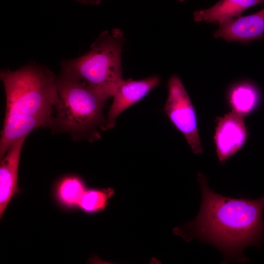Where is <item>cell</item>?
Segmentation results:
<instances>
[{"instance_id": "cell-1", "label": "cell", "mask_w": 264, "mask_h": 264, "mask_svg": "<svg viewBox=\"0 0 264 264\" xmlns=\"http://www.w3.org/2000/svg\"><path fill=\"white\" fill-rule=\"evenodd\" d=\"M201 204L196 218L174 233L186 241L197 239L209 243L223 255V263L246 262L244 248L260 246L264 241V196L257 199L233 198L218 194L198 173Z\"/></svg>"}, {"instance_id": "cell-2", "label": "cell", "mask_w": 264, "mask_h": 264, "mask_svg": "<svg viewBox=\"0 0 264 264\" xmlns=\"http://www.w3.org/2000/svg\"><path fill=\"white\" fill-rule=\"evenodd\" d=\"M6 107L0 138V159L15 142L35 130L51 126L58 101L57 76L44 66L30 62L2 69Z\"/></svg>"}, {"instance_id": "cell-3", "label": "cell", "mask_w": 264, "mask_h": 264, "mask_svg": "<svg viewBox=\"0 0 264 264\" xmlns=\"http://www.w3.org/2000/svg\"><path fill=\"white\" fill-rule=\"evenodd\" d=\"M57 84L58 101L50 127L52 131L67 133L76 141L99 139V129L104 131L106 124L104 109L108 98L63 67Z\"/></svg>"}, {"instance_id": "cell-4", "label": "cell", "mask_w": 264, "mask_h": 264, "mask_svg": "<svg viewBox=\"0 0 264 264\" xmlns=\"http://www.w3.org/2000/svg\"><path fill=\"white\" fill-rule=\"evenodd\" d=\"M125 41L120 29L103 31L88 52L76 58L64 59L61 67L109 99L124 79L121 54Z\"/></svg>"}, {"instance_id": "cell-5", "label": "cell", "mask_w": 264, "mask_h": 264, "mask_svg": "<svg viewBox=\"0 0 264 264\" xmlns=\"http://www.w3.org/2000/svg\"><path fill=\"white\" fill-rule=\"evenodd\" d=\"M164 111L175 128L185 137L193 152H203L198 130L196 112L180 78L173 75L168 83Z\"/></svg>"}, {"instance_id": "cell-6", "label": "cell", "mask_w": 264, "mask_h": 264, "mask_svg": "<svg viewBox=\"0 0 264 264\" xmlns=\"http://www.w3.org/2000/svg\"><path fill=\"white\" fill-rule=\"evenodd\" d=\"M248 136L244 117L232 111L218 118L214 139L220 163L237 153L245 144Z\"/></svg>"}, {"instance_id": "cell-7", "label": "cell", "mask_w": 264, "mask_h": 264, "mask_svg": "<svg viewBox=\"0 0 264 264\" xmlns=\"http://www.w3.org/2000/svg\"><path fill=\"white\" fill-rule=\"evenodd\" d=\"M160 81L157 75L138 80L123 79L112 95L113 101L108 112L104 131L112 129L118 116L147 96Z\"/></svg>"}, {"instance_id": "cell-8", "label": "cell", "mask_w": 264, "mask_h": 264, "mask_svg": "<svg viewBox=\"0 0 264 264\" xmlns=\"http://www.w3.org/2000/svg\"><path fill=\"white\" fill-rule=\"evenodd\" d=\"M213 33L214 38L227 42L247 44L264 38V8L254 14L241 16L219 25Z\"/></svg>"}, {"instance_id": "cell-9", "label": "cell", "mask_w": 264, "mask_h": 264, "mask_svg": "<svg viewBox=\"0 0 264 264\" xmlns=\"http://www.w3.org/2000/svg\"><path fill=\"white\" fill-rule=\"evenodd\" d=\"M26 137L12 144L0 165V215L1 216L14 195L18 191V174L22 150Z\"/></svg>"}, {"instance_id": "cell-10", "label": "cell", "mask_w": 264, "mask_h": 264, "mask_svg": "<svg viewBox=\"0 0 264 264\" xmlns=\"http://www.w3.org/2000/svg\"><path fill=\"white\" fill-rule=\"evenodd\" d=\"M264 2V0H220L209 8L195 11L193 18L196 22L220 25L239 18L244 10Z\"/></svg>"}, {"instance_id": "cell-11", "label": "cell", "mask_w": 264, "mask_h": 264, "mask_svg": "<svg viewBox=\"0 0 264 264\" xmlns=\"http://www.w3.org/2000/svg\"><path fill=\"white\" fill-rule=\"evenodd\" d=\"M232 111L245 117L258 107L261 96L257 88L249 82H242L234 86L227 96Z\"/></svg>"}, {"instance_id": "cell-12", "label": "cell", "mask_w": 264, "mask_h": 264, "mask_svg": "<svg viewBox=\"0 0 264 264\" xmlns=\"http://www.w3.org/2000/svg\"><path fill=\"white\" fill-rule=\"evenodd\" d=\"M85 191L81 179L75 176H69L60 181L57 194L62 203L68 206H78Z\"/></svg>"}, {"instance_id": "cell-13", "label": "cell", "mask_w": 264, "mask_h": 264, "mask_svg": "<svg viewBox=\"0 0 264 264\" xmlns=\"http://www.w3.org/2000/svg\"><path fill=\"white\" fill-rule=\"evenodd\" d=\"M112 193L111 189H108L106 191L86 190L78 206L87 212H94L102 210L105 207L108 199L112 195Z\"/></svg>"}, {"instance_id": "cell-14", "label": "cell", "mask_w": 264, "mask_h": 264, "mask_svg": "<svg viewBox=\"0 0 264 264\" xmlns=\"http://www.w3.org/2000/svg\"><path fill=\"white\" fill-rule=\"evenodd\" d=\"M77 2H79L83 4H90L92 5L99 4L101 2V0H75Z\"/></svg>"}, {"instance_id": "cell-15", "label": "cell", "mask_w": 264, "mask_h": 264, "mask_svg": "<svg viewBox=\"0 0 264 264\" xmlns=\"http://www.w3.org/2000/svg\"><path fill=\"white\" fill-rule=\"evenodd\" d=\"M177 0L181 2H184L185 1V0Z\"/></svg>"}]
</instances>
